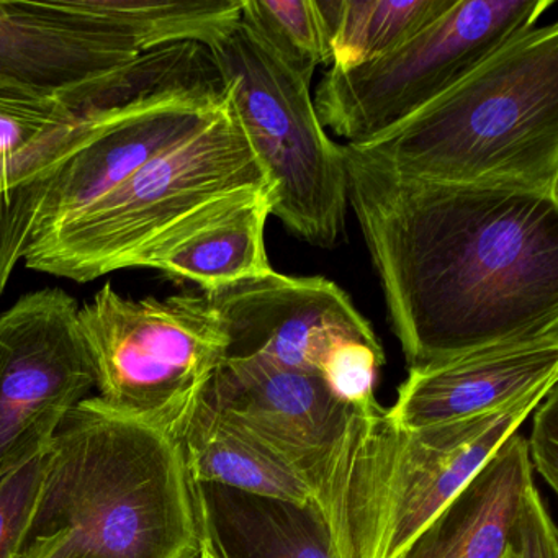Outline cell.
<instances>
[{
	"mask_svg": "<svg viewBox=\"0 0 558 558\" xmlns=\"http://www.w3.org/2000/svg\"><path fill=\"white\" fill-rule=\"evenodd\" d=\"M344 161L408 368L558 326V197Z\"/></svg>",
	"mask_w": 558,
	"mask_h": 558,
	"instance_id": "obj_1",
	"label": "cell"
},
{
	"mask_svg": "<svg viewBox=\"0 0 558 558\" xmlns=\"http://www.w3.org/2000/svg\"><path fill=\"white\" fill-rule=\"evenodd\" d=\"M201 518L182 440L81 401L45 456L17 558H198Z\"/></svg>",
	"mask_w": 558,
	"mask_h": 558,
	"instance_id": "obj_2",
	"label": "cell"
},
{
	"mask_svg": "<svg viewBox=\"0 0 558 558\" xmlns=\"http://www.w3.org/2000/svg\"><path fill=\"white\" fill-rule=\"evenodd\" d=\"M551 388L423 427L391 423L378 401L348 408L332 439L296 465L336 558L400 557Z\"/></svg>",
	"mask_w": 558,
	"mask_h": 558,
	"instance_id": "obj_3",
	"label": "cell"
},
{
	"mask_svg": "<svg viewBox=\"0 0 558 558\" xmlns=\"http://www.w3.org/2000/svg\"><path fill=\"white\" fill-rule=\"evenodd\" d=\"M348 146L404 178L558 197V25L511 38L410 119Z\"/></svg>",
	"mask_w": 558,
	"mask_h": 558,
	"instance_id": "obj_4",
	"label": "cell"
},
{
	"mask_svg": "<svg viewBox=\"0 0 558 558\" xmlns=\"http://www.w3.org/2000/svg\"><path fill=\"white\" fill-rule=\"evenodd\" d=\"M270 195L272 185L230 96L197 130L156 155L70 223L28 247V269L86 283L136 259L195 215Z\"/></svg>",
	"mask_w": 558,
	"mask_h": 558,
	"instance_id": "obj_5",
	"label": "cell"
},
{
	"mask_svg": "<svg viewBox=\"0 0 558 558\" xmlns=\"http://www.w3.org/2000/svg\"><path fill=\"white\" fill-rule=\"evenodd\" d=\"M241 129L272 185V214L300 240L335 247L344 236V146L319 122L310 83L243 21L208 45Z\"/></svg>",
	"mask_w": 558,
	"mask_h": 558,
	"instance_id": "obj_6",
	"label": "cell"
},
{
	"mask_svg": "<svg viewBox=\"0 0 558 558\" xmlns=\"http://www.w3.org/2000/svg\"><path fill=\"white\" fill-rule=\"evenodd\" d=\"M99 401L182 440L227 357V335L204 295L133 300L107 282L80 306Z\"/></svg>",
	"mask_w": 558,
	"mask_h": 558,
	"instance_id": "obj_7",
	"label": "cell"
},
{
	"mask_svg": "<svg viewBox=\"0 0 558 558\" xmlns=\"http://www.w3.org/2000/svg\"><path fill=\"white\" fill-rule=\"evenodd\" d=\"M555 0H457L420 34L354 70H331L316 90L323 126L348 145L377 138L410 119L506 41L535 27Z\"/></svg>",
	"mask_w": 558,
	"mask_h": 558,
	"instance_id": "obj_8",
	"label": "cell"
},
{
	"mask_svg": "<svg viewBox=\"0 0 558 558\" xmlns=\"http://www.w3.org/2000/svg\"><path fill=\"white\" fill-rule=\"evenodd\" d=\"M96 387L80 305L61 289L19 299L0 315V478L48 452Z\"/></svg>",
	"mask_w": 558,
	"mask_h": 558,
	"instance_id": "obj_9",
	"label": "cell"
},
{
	"mask_svg": "<svg viewBox=\"0 0 558 558\" xmlns=\"http://www.w3.org/2000/svg\"><path fill=\"white\" fill-rule=\"evenodd\" d=\"M227 335V357L318 374L344 339L380 344L351 296L325 277L269 270L202 293Z\"/></svg>",
	"mask_w": 558,
	"mask_h": 558,
	"instance_id": "obj_10",
	"label": "cell"
},
{
	"mask_svg": "<svg viewBox=\"0 0 558 558\" xmlns=\"http://www.w3.org/2000/svg\"><path fill=\"white\" fill-rule=\"evenodd\" d=\"M557 381L558 326H551L408 368L385 414L407 427L447 423L548 390Z\"/></svg>",
	"mask_w": 558,
	"mask_h": 558,
	"instance_id": "obj_11",
	"label": "cell"
},
{
	"mask_svg": "<svg viewBox=\"0 0 558 558\" xmlns=\"http://www.w3.org/2000/svg\"><path fill=\"white\" fill-rule=\"evenodd\" d=\"M142 54L60 0H0V99L45 100L117 73Z\"/></svg>",
	"mask_w": 558,
	"mask_h": 558,
	"instance_id": "obj_12",
	"label": "cell"
},
{
	"mask_svg": "<svg viewBox=\"0 0 558 558\" xmlns=\"http://www.w3.org/2000/svg\"><path fill=\"white\" fill-rule=\"evenodd\" d=\"M205 398L295 469L332 439L348 410L318 374L240 359H225Z\"/></svg>",
	"mask_w": 558,
	"mask_h": 558,
	"instance_id": "obj_13",
	"label": "cell"
},
{
	"mask_svg": "<svg viewBox=\"0 0 558 558\" xmlns=\"http://www.w3.org/2000/svg\"><path fill=\"white\" fill-rule=\"evenodd\" d=\"M534 485L527 440L518 430L398 558H505Z\"/></svg>",
	"mask_w": 558,
	"mask_h": 558,
	"instance_id": "obj_14",
	"label": "cell"
},
{
	"mask_svg": "<svg viewBox=\"0 0 558 558\" xmlns=\"http://www.w3.org/2000/svg\"><path fill=\"white\" fill-rule=\"evenodd\" d=\"M272 197L243 198L195 215L156 241L133 269H155L207 293L272 270L264 244Z\"/></svg>",
	"mask_w": 558,
	"mask_h": 558,
	"instance_id": "obj_15",
	"label": "cell"
},
{
	"mask_svg": "<svg viewBox=\"0 0 558 558\" xmlns=\"http://www.w3.org/2000/svg\"><path fill=\"white\" fill-rule=\"evenodd\" d=\"M198 518L227 558H336L313 502L194 483Z\"/></svg>",
	"mask_w": 558,
	"mask_h": 558,
	"instance_id": "obj_16",
	"label": "cell"
},
{
	"mask_svg": "<svg viewBox=\"0 0 558 558\" xmlns=\"http://www.w3.org/2000/svg\"><path fill=\"white\" fill-rule=\"evenodd\" d=\"M182 446L194 483L227 486L296 505L312 501L308 485L295 466L207 398L195 411Z\"/></svg>",
	"mask_w": 558,
	"mask_h": 558,
	"instance_id": "obj_17",
	"label": "cell"
},
{
	"mask_svg": "<svg viewBox=\"0 0 558 558\" xmlns=\"http://www.w3.org/2000/svg\"><path fill=\"white\" fill-rule=\"evenodd\" d=\"M70 14L125 38L140 54L208 45L240 21L243 0H60Z\"/></svg>",
	"mask_w": 558,
	"mask_h": 558,
	"instance_id": "obj_18",
	"label": "cell"
},
{
	"mask_svg": "<svg viewBox=\"0 0 558 558\" xmlns=\"http://www.w3.org/2000/svg\"><path fill=\"white\" fill-rule=\"evenodd\" d=\"M457 0H316L328 31L331 68L354 70L397 50Z\"/></svg>",
	"mask_w": 558,
	"mask_h": 558,
	"instance_id": "obj_19",
	"label": "cell"
},
{
	"mask_svg": "<svg viewBox=\"0 0 558 558\" xmlns=\"http://www.w3.org/2000/svg\"><path fill=\"white\" fill-rule=\"evenodd\" d=\"M241 21L308 83L319 64L331 63L316 0H243Z\"/></svg>",
	"mask_w": 558,
	"mask_h": 558,
	"instance_id": "obj_20",
	"label": "cell"
},
{
	"mask_svg": "<svg viewBox=\"0 0 558 558\" xmlns=\"http://www.w3.org/2000/svg\"><path fill=\"white\" fill-rule=\"evenodd\" d=\"M385 364L381 344L344 339L332 345L319 367L326 387L348 408H364L377 403L375 380Z\"/></svg>",
	"mask_w": 558,
	"mask_h": 558,
	"instance_id": "obj_21",
	"label": "cell"
},
{
	"mask_svg": "<svg viewBox=\"0 0 558 558\" xmlns=\"http://www.w3.org/2000/svg\"><path fill=\"white\" fill-rule=\"evenodd\" d=\"M45 456L27 460L0 478V558H17L27 544L44 482Z\"/></svg>",
	"mask_w": 558,
	"mask_h": 558,
	"instance_id": "obj_22",
	"label": "cell"
},
{
	"mask_svg": "<svg viewBox=\"0 0 558 558\" xmlns=\"http://www.w3.org/2000/svg\"><path fill=\"white\" fill-rule=\"evenodd\" d=\"M527 440L532 470L545 480L551 492L558 488V390L551 388L532 413V433Z\"/></svg>",
	"mask_w": 558,
	"mask_h": 558,
	"instance_id": "obj_23",
	"label": "cell"
},
{
	"mask_svg": "<svg viewBox=\"0 0 558 558\" xmlns=\"http://www.w3.org/2000/svg\"><path fill=\"white\" fill-rule=\"evenodd\" d=\"M519 558H558V532L537 486L525 493L521 515L515 525Z\"/></svg>",
	"mask_w": 558,
	"mask_h": 558,
	"instance_id": "obj_24",
	"label": "cell"
},
{
	"mask_svg": "<svg viewBox=\"0 0 558 558\" xmlns=\"http://www.w3.org/2000/svg\"><path fill=\"white\" fill-rule=\"evenodd\" d=\"M202 538H201V554L198 558H227L225 557L223 550H221L218 542L215 541L211 532L205 527L204 522L201 521Z\"/></svg>",
	"mask_w": 558,
	"mask_h": 558,
	"instance_id": "obj_25",
	"label": "cell"
},
{
	"mask_svg": "<svg viewBox=\"0 0 558 558\" xmlns=\"http://www.w3.org/2000/svg\"><path fill=\"white\" fill-rule=\"evenodd\" d=\"M505 558H519L518 547H515V535H514V544H512L511 550L506 554Z\"/></svg>",
	"mask_w": 558,
	"mask_h": 558,
	"instance_id": "obj_26",
	"label": "cell"
}]
</instances>
